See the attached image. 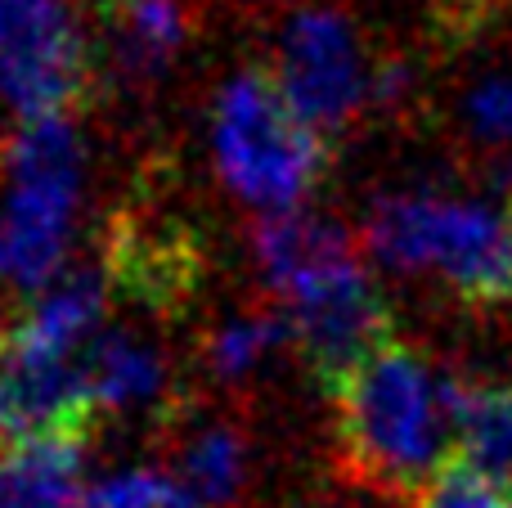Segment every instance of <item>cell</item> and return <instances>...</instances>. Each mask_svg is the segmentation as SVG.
<instances>
[{"label": "cell", "mask_w": 512, "mask_h": 508, "mask_svg": "<svg viewBox=\"0 0 512 508\" xmlns=\"http://www.w3.org/2000/svg\"><path fill=\"white\" fill-rule=\"evenodd\" d=\"M463 378L441 374L409 342H382L333 387L337 432L355 473L423 495L459 455Z\"/></svg>", "instance_id": "obj_1"}, {"label": "cell", "mask_w": 512, "mask_h": 508, "mask_svg": "<svg viewBox=\"0 0 512 508\" xmlns=\"http://www.w3.org/2000/svg\"><path fill=\"white\" fill-rule=\"evenodd\" d=\"M364 248L382 270L436 275L468 306L512 302V207L441 189H400L373 203Z\"/></svg>", "instance_id": "obj_2"}, {"label": "cell", "mask_w": 512, "mask_h": 508, "mask_svg": "<svg viewBox=\"0 0 512 508\" xmlns=\"http://www.w3.org/2000/svg\"><path fill=\"white\" fill-rule=\"evenodd\" d=\"M86 149L63 113L23 117L5 144V198H0V284L41 293L68 270L77 234Z\"/></svg>", "instance_id": "obj_3"}, {"label": "cell", "mask_w": 512, "mask_h": 508, "mask_svg": "<svg viewBox=\"0 0 512 508\" xmlns=\"http://www.w3.org/2000/svg\"><path fill=\"white\" fill-rule=\"evenodd\" d=\"M212 162L256 212H297L324 176V135L297 117L279 81L243 68L212 99Z\"/></svg>", "instance_id": "obj_4"}, {"label": "cell", "mask_w": 512, "mask_h": 508, "mask_svg": "<svg viewBox=\"0 0 512 508\" xmlns=\"http://www.w3.org/2000/svg\"><path fill=\"white\" fill-rule=\"evenodd\" d=\"M279 302L292 320V342L328 392L391 338L387 302L373 288L369 270L355 261V248L297 275L279 293Z\"/></svg>", "instance_id": "obj_5"}, {"label": "cell", "mask_w": 512, "mask_h": 508, "mask_svg": "<svg viewBox=\"0 0 512 508\" xmlns=\"http://www.w3.org/2000/svg\"><path fill=\"white\" fill-rule=\"evenodd\" d=\"M373 72L355 23L337 9H297L274 45V81L319 135L346 126L364 104H373Z\"/></svg>", "instance_id": "obj_6"}, {"label": "cell", "mask_w": 512, "mask_h": 508, "mask_svg": "<svg viewBox=\"0 0 512 508\" xmlns=\"http://www.w3.org/2000/svg\"><path fill=\"white\" fill-rule=\"evenodd\" d=\"M90 45L68 0H0V99L18 117L86 99Z\"/></svg>", "instance_id": "obj_7"}, {"label": "cell", "mask_w": 512, "mask_h": 508, "mask_svg": "<svg viewBox=\"0 0 512 508\" xmlns=\"http://www.w3.org/2000/svg\"><path fill=\"white\" fill-rule=\"evenodd\" d=\"M108 288H113L108 266H68L41 293H32L23 315L0 333V360H36V365L81 360L104 333Z\"/></svg>", "instance_id": "obj_8"}, {"label": "cell", "mask_w": 512, "mask_h": 508, "mask_svg": "<svg viewBox=\"0 0 512 508\" xmlns=\"http://www.w3.org/2000/svg\"><path fill=\"white\" fill-rule=\"evenodd\" d=\"M108 275H113V284L131 288L140 302L171 306L176 297H185L194 288L198 257L171 230V221L122 216L108 234Z\"/></svg>", "instance_id": "obj_9"}, {"label": "cell", "mask_w": 512, "mask_h": 508, "mask_svg": "<svg viewBox=\"0 0 512 508\" xmlns=\"http://www.w3.org/2000/svg\"><path fill=\"white\" fill-rule=\"evenodd\" d=\"M99 18H104L108 68L131 86L162 77L189 41V18L180 0H99Z\"/></svg>", "instance_id": "obj_10"}, {"label": "cell", "mask_w": 512, "mask_h": 508, "mask_svg": "<svg viewBox=\"0 0 512 508\" xmlns=\"http://www.w3.org/2000/svg\"><path fill=\"white\" fill-rule=\"evenodd\" d=\"M81 369L95 414H144L167 405V356L140 333L104 329L86 347Z\"/></svg>", "instance_id": "obj_11"}, {"label": "cell", "mask_w": 512, "mask_h": 508, "mask_svg": "<svg viewBox=\"0 0 512 508\" xmlns=\"http://www.w3.org/2000/svg\"><path fill=\"white\" fill-rule=\"evenodd\" d=\"M77 473V432H32L0 441V508H77Z\"/></svg>", "instance_id": "obj_12"}, {"label": "cell", "mask_w": 512, "mask_h": 508, "mask_svg": "<svg viewBox=\"0 0 512 508\" xmlns=\"http://www.w3.org/2000/svg\"><path fill=\"white\" fill-rule=\"evenodd\" d=\"M252 252L261 266L265 284L274 293L292 284L297 275L315 270L319 261L351 252V234L333 221V216H310V212H270L252 234Z\"/></svg>", "instance_id": "obj_13"}, {"label": "cell", "mask_w": 512, "mask_h": 508, "mask_svg": "<svg viewBox=\"0 0 512 508\" xmlns=\"http://www.w3.org/2000/svg\"><path fill=\"white\" fill-rule=\"evenodd\" d=\"M248 477V446L234 428L225 423H207L180 446L176 464V495L171 508H225L243 491Z\"/></svg>", "instance_id": "obj_14"}, {"label": "cell", "mask_w": 512, "mask_h": 508, "mask_svg": "<svg viewBox=\"0 0 512 508\" xmlns=\"http://www.w3.org/2000/svg\"><path fill=\"white\" fill-rule=\"evenodd\" d=\"M459 459L512 486V383H468L459 401Z\"/></svg>", "instance_id": "obj_15"}, {"label": "cell", "mask_w": 512, "mask_h": 508, "mask_svg": "<svg viewBox=\"0 0 512 508\" xmlns=\"http://www.w3.org/2000/svg\"><path fill=\"white\" fill-rule=\"evenodd\" d=\"M283 342H292L288 311H279V315L274 311H243V315H230V320L216 324L203 356H207V369H212L216 378L239 383V378H248L252 369H261L265 356H274Z\"/></svg>", "instance_id": "obj_16"}, {"label": "cell", "mask_w": 512, "mask_h": 508, "mask_svg": "<svg viewBox=\"0 0 512 508\" xmlns=\"http://www.w3.org/2000/svg\"><path fill=\"white\" fill-rule=\"evenodd\" d=\"M176 482L153 468H122L77 495V508H171Z\"/></svg>", "instance_id": "obj_17"}, {"label": "cell", "mask_w": 512, "mask_h": 508, "mask_svg": "<svg viewBox=\"0 0 512 508\" xmlns=\"http://www.w3.org/2000/svg\"><path fill=\"white\" fill-rule=\"evenodd\" d=\"M423 508H512V491L463 459H454L423 491Z\"/></svg>", "instance_id": "obj_18"}, {"label": "cell", "mask_w": 512, "mask_h": 508, "mask_svg": "<svg viewBox=\"0 0 512 508\" xmlns=\"http://www.w3.org/2000/svg\"><path fill=\"white\" fill-rule=\"evenodd\" d=\"M463 117H468L472 135L495 149H512V77L495 72V77L477 81L463 99Z\"/></svg>", "instance_id": "obj_19"}]
</instances>
